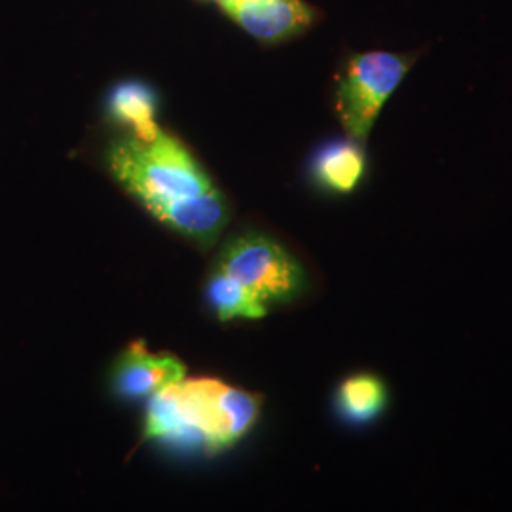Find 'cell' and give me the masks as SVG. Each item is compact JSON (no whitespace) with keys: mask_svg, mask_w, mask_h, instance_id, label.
I'll return each mask as SVG.
<instances>
[{"mask_svg":"<svg viewBox=\"0 0 512 512\" xmlns=\"http://www.w3.org/2000/svg\"><path fill=\"white\" fill-rule=\"evenodd\" d=\"M262 395L213 378L167 385L150 397L145 437L200 444L219 452L243 439L260 418Z\"/></svg>","mask_w":512,"mask_h":512,"instance_id":"1","label":"cell"},{"mask_svg":"<svg viewBox=\"0 0 512 512\" xmlns=\"http://www.w3.org/2000/svg\"><path fill=\"white\" fill-rule=\"evenodd\" d=\"M105 160L112 177L152 217L215 190V184L183 143L160 131L152 141L114 139Z\"/></svg>","mask_w":512,"mask_h":512,"instance_id":"2","label":"cell"},{"mask_svg":"<svg viewBox=\"0 0 512 512\" xmlns=\"http://www.w3.org/2000/svg\"><path fill=\"white\" fill-rule=\"evenodd\" d=\"M418 57V52L384 50L349 55L334 88V109L348 137L365 145L385 103L399 90Z\"/></svg>","mask_w":512,"mask_h":512,"instance_id":"3","label":"cell"},{"mask_svg":"<svg viewBox=\"0 0 512 512\" xmlns=\"http://www.w3.org/2000/svg\"><path fill=\"white\" fill-rule=\"evenodd\" d=\"M215 268L238 279L266 308L293 302L308 285L304 268L283 245L253 232L230 239Z\"/></svg>","mask_w":512,"mask_h":512,"instance_id":"4","label":"cell"},{"mask_svg":"<svg viewBox=\"0 0 512 512\" xmlns=\"http://www.w3.org/2000/svg\"><path fill=\"white\" fill-rule=\"evenodd\" d=\"M222 10L262 44H279L306 33L317 10L304 0H219Z\"/></svg>","mask_w":512,"mask_h":512,"instance_id":"5","label":"cell"},{"mask_svg":"<svg viewBox=\"0 0 512 512\" xmlns=\"http://www.w3.org/2000/svg\"><path fill=\"white\" fill-rule=\"evenodd\" d=\"M186 366L169 353H150L143 340L129 344L112 366L110 384L120 399H150L167 385L183 380Z\"/></svg>","mask_w":512,"mask_h":512,"instance_id":"6","label":"cell"},{"mask_svg":"<svg viewBox=\"0 0 512 512\" xmlns=\"http://www.w3.org/2000/svg\"><path fill=\"white\" fill-rule=\"evenodd\" d=\"M365 145L355 139H336L319 148L311 162L315 183L334 194L353 192L365 177Z\"/></svg>","mask_w":512,"mask_h":512,"instance_id":"7","label":"cell"},{"mask_svg":"<svg viewBox=\"0 0 512 512\" xmlns=\"http://www.w3.org/2000/svg\"><path fill=\"white\" fill-rule=\"evenodd\" d=\"M156 109V93L143 82H122L110 93V116L129 128V135L139 141H152L162 131L156 124Z\"/></svg>","mask_w":512,"mask_h":512,"instance_id":"8","label":"cell"},{"mask_svg":"<svg viewBox=\"0 0 512 512\" xmlns=\"http://www.w3.org/2000/svg\"><path fill=\"white\" fill-rule=\"evenodd\" d=\"M389 404V391L384 380L370 372H359L346 378L336 391V406L344 420L365 425L380 418Z\"/></svg>","mask_w":512,"mask_h":512,"instance_id":"9","label":"cell"},{"mask_svg":"<svg viewBox=\"0 0 512 512\" xmlns=\"http://www.w3.org/2000/svg\"><path fill=\"white\" fill-rule=\"evenodd\" d=\"M207 302L217 313L220 321L232 319H262L266 317L268 308L256 298L249 289H245L238 279L222 272L219 268L207 281Z\"/></svg>","mask_w":512,"mask_h":512,"instance_id":"10","label":"cell"}]
</instances>
